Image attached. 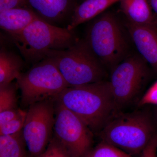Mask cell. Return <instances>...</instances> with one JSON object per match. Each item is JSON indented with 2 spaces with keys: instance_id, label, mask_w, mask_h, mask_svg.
<instances>
[{
  "instance_id": "30bf717a",
  "label": "cell",
  "mask_w": 157,
  "mask_h": 157,
  "mask_svg": "<svg viewBox=\"0 0 157 157\" xmlns=\"http://www.w3.org/2000/svg\"><path fill=\"white\" fill-rule=\"evenodd\" d=\"M26 5L40 18L59 26L68 21L70 22L78 5L76 0H26Z\"/></svg>"
},
{
  "instance_id": "7c38bea8",
  "label": "cell",
  "mask_w": 157,
  "mask_h": 157,
  "mask_svg": "<svg viewBox=\"0 0 157 157\" xmlns=\"http://www.w3.org/2000/svg\"><path fill=\"white\" fill-rule=\"evenodd\" d=\"M39 17L28 7H18L0 12V27L9 35L17 33Z\"/></svg>"
},
{
  "instance_id": "277c9868",
  "label": "cell",
  "mask_w": 157,
  "mask_h": 157,
  "mask_svg": "<svg viewBox=\"0 0 157 157\" xmlns=\"http://www.w3.org/2000/svg\"><path fill=\"white\" fill-rule=\"evenodd\" d=\"M46 57L54 62L70 86L103 81L106 74L104 65L84 39H77L64 50L49 52Z\"/></svg>"
},
{
  "instance_id": "8fae6325",
  "label": "cell",
  "mask_w": 157,
  "mask_h": 157,
  "mask_svg": "<svg viewBox=\"0 0 157 157\" xmlns=\"http://www.w3.org/2000/svg\"><path fill=\"white\" fill-rule=\"evenodd\" d=\"M126 26L142 58L157 71V30L155 25H138L128 21Z\"/></svg>"
},
{
  "instance_id": "4316f807",
  "label": "cell",
  "mask_w": 157,
  "mask_h": 157,
  "mask_svg": "<svg viewBox=\"0 0 157 157\" xmlns=\"http://www.w3.org/2000/svg\"><path fill=\"white\" fill-rule=\"evenodd\" d=\"M156 118H157V109L156 110Z\"/></svg>"
},
{
  "instance_id": "4fadbf2b",
  "label": "cell",
  "mask_w": 157,
  "mask_h": 157,
  "mask_svg": "<svg viewBox=\"0 0 157 157\" xmlns=\"http://www.w3.org/2000/svg\"><path fill=\"white\" fill-rule=\"evenodd\" d=\"M121 0H84L74 10L67 28L72 30L81 24L92 20Z\"/></svg>"
},
{
  "instance_id": "5b68a950",
  "label": "cell",
  "mask_w": 157,
  "mask_h": 157,
  "mask_svg": "<svg viewBox=\"0 0 157 157\" xmlns=\"http://www.w3.org/2000/svg\"><path fill=\"white\" fill-rule=\"evenodd\" d=\"M84 39L104 66L113 68L126 53L123 32L117 18L111 13H102L94 18L88 26Z\"/></svg>"
},
{
  "instance_id": "d4e9b609",
  "label": "cell",
  "mask_w": 157,
  "mask_h": 157,
  "mask_svg": "<svg viewBox=\"0 0 157 157\" xmlns=\"http://www.w3.org/2000/svg\"><path fill=\"white\" fill-rule=\"evenodd\" d=\"M152 10L157 14V0H147Z\"/></svg>"
},
{
  "instance_id": "8992f818",
  "label": "cell",
  "mask_w": 157,
  "mask_h": 157,
  "mask_svg": "<svg viewBox=\"0 0 157 157\" xmlns=\"http://www.w3.org/2000/svg\"><path fill=\"white\" fill-rule=\"evenodd\" d=\"M17 88L21 93V103L29 107L40 101L57 97L70 86L54 62L46 57L16 78Z\"/></svg>"
},
{
  "instance_id": "d6986e66",
  "label": "cell",
  "mask_w": 157,
  "mask_h": 157,
  "mask_svg": "<svg viewBox=\"0 0 157 157\" xmlns=\"http://www.w3.org/2000/svg\"><path fill=\"white\" fill-rule=\"evenodd\" d=\"M39 157H72L63 145L53 135L45 151Z\"/></svg>"
},
{
  "instance_id": "7402d4cb",
  "label": "cell",
  "mask_w": 157,
  "mask_h": 157,
  "mask_svg": "<svg viewBox=\"0 0 157 157\" xmlns=\"http://www.w3.org/2000/svg\"><path fill=\"white\" fill-rule=\"evenodd\" d=\"M25 112L18 108L0 112V126L9 122Z\"/></svg>"
},
{
  "instance_id": "5bb4252c",
  "label": "cell",
  "mask_w": 157,
  "mask_h": 157,
  "mask_svg": "<svg viewBox=\"0 0 157 157\" xmlns=\"http://www.w3.org/2000/svg\"><path fill=\"white\" fill-rule=\"evenodd\" d=\"M120 2L128 22L138 25H154L155 17L147 0H121Z\"/></svg>"
},
{
  "instance_id": "3957f363",
  "label": "cell",
  "mask_w": 157,
  "mask_h": 157,
  "mask_svg": "<svg viewBox=\"0 0 157 157\" xmlns=\"http://www.w3.org/2000/svg\"><path fill=\"white\" fill-rule=\"evenodd\" d=\"M99 134L103 141L134 156L156 135L150 116L143 110L118 113Z\"/></svg>"
},
{
  "instance_id": "603a6c76",
  "label": "cell",
  "mask_w": 157,
  "mask_h": 157,
  "mask_svg": "<svg viewBox=\"0 0 157 157\" xmlns=\"http://www.w3.org/2000/svg\"><path fill=\"white\" fill-rule=\"evenodd\" d=\"M22 7H27L26 0H0V12Z\"/></svg>"
},
{
  "instance_id": "484cf974",
  "label": "cell",
  "mask_w": 157,
  "mask_h": 157,
  "mask_svg": "<svg viewBox=\"0 0 157 157\" xmlns=\"http://www.w3.org/2000/svg\"><path fill=\"white\" fill-rule=\"evenodd\" d=\"M154 25L157 30V17H155Z\"/></svg>"
},
{
  "instance_id": "83f0119b",
  "label": "cell",
  "mask_w": 157,
  "mask_h": 157,
  "mask_svg": "<svg viewBox=\"0 0 157 157\" xmlns=\"http://www.w3.org/2000/svg\"><path fill=\"white\" fill-rule=\"evenodd\" d=\"M25 157H30V156L29 155H29H27Z\"/></svg>"
},
{
  "instance_id": "ffe728a7",
  "label": "cell",
  "mask_w": 157,
  "mask_h": 157,
  "mask_svg": "<svg viewBox=\"0 0 157 157\" xmlns=\"http://www.w3.org/2000/svg\"><path fill=\"white\" fill-rule=\"evenodd\" d=\"M27 111L9 122L0 126V135H13L22 130L25 122Z\"/></svg>"
},
{
  "instance_id": "52a82bcc",
  "label": "cell",
  "mask_w": 157,
  "mask_h": 157,
  "mask_svg": "<svg viewBox=\"0 0 157 157\" xmlns=\"http://www.w3.org/2000/svg\"><path fill=\"white\" fill-rule=\"evenodd\" d=\"M56 99L32 104L27 111L22 133L30 157L42 155L53 137Z\"/></svg>"
},
{
  "instance_id": "7a4b0ae2",
  "label": "cell",
  "mask_w": 157,
  "mask_h": 157,
  "mask_svg": "<svg viewBox=\"0 0 157 157\" xmlns=\"http://www.w3.org/2000/svg\"><path fill=\"white\" fill-rule=\"evenodd\" d=\"M74 30L38 17L21 32L9 35L25 61L33 65L46 58L49 52L64 50L73 45L78 39Z\"/></svg>"
},
{
  "instance_id": "ba28073f",
  "label": "cell",
  "mask_w": 157,
  "mask_h": 157,
  "mask_svg": "<svg viewBox=\"0 0 157 157\" xmlns=\"http://www.w3.org/2000/svg\"><path fill=\"white\" fill-rule=\"evenodd\" d=\"M87 124L57 99L53 136L72 157H83L92 148L94 135Z\"/></svg>"
},
{
  "instance_id": "9c48e42d",
  "label": "cell",
  "mask_w": 157,
  "mask_h": 157,
  "mask_svg": "<svg viewBox=\"0 0 157 157\" xmlns=\"http://www.w3.org/2000/svg\"><path fill=\"white\" fill-rule=\"evenodd\" d=\"M143 59L128 57L113 68L109 82L118 111L135 99L146 80L148 70Z\"/></svg>"
},
{
  "instance_id": "44dd1931",
  "label": "cell",
  "mask_w": 157,
  "mask_h": 157,
  "mask_svg": "<svg viewBox=\"0 0 157 157\" xmlns=\"http://www.w3.org/2000/svg\"><path fill=\"white\" fill-rule=\"evenodd\" d=\"M157 105V81L151 86L142 96L138 103L140 107L147 105Z\"/></svg>"
},
{
  "instance_id": "ac0fdd59",
  "label": "cell",
  "mask_w": 157,
  "mask_h": 157,
  "mask_svg": "<svg viewBox=\"0 0 157 157\" xmlns=\"http://www.w3.org/2000/svg\"><path fill=\"white\" fill-rule=\"evenodd\" d=\"M17 84L12 82L0 86V112L17 107Z\"/></svg>"
},
{
  "instance_id": "f1b7e54d",
  "label": "cell",
  "mask_w": 157,
  "mask_h": 157,
  "mask_svg": "<svg viewBox=\"0 0 157 157\" xmlns=\"http://www.w3.org/2000/svg\"><path fill=\"white\" fill-rule=\"evenodd\" d=\"M84 1V0H82V1Z\"/></svg>"
},
{
  "instance_id": "6da1fadb",
  "label": "cell",
  "mask_w": 157,
  "mask_h": 157,
  "mask_svg": "<svg viewBox=\"0 0 157 157\" xmlns=\"http://www.w3.org/2000/svg\"><path fill=\"white\" fill-rule=\"evenodd\" d=\"M79 117L93 133H100L118 113L109 81L69 86L56 98Z\"/></svg>"
},
{
  "instance_id": "cb8c5ba5",
  "label": "cell",
  "mask_w": 157,
  "mask_h": 157,
  "mask_svg": "<svg viewBox=\"0 0 157 157\" xmlns=\"http://www.w3.org/2000/svg\"><path fill=\"white\" fill-rule=\"evenodd\" d=\"M157 134L141 153V157H157Z\"/></svg>"
},
{
  "instance_id": "2e32d148",
  "label": "cell",
  "mask_w": 157,
  "mask_h": 157,
  "mask_svg": "<svg viewBox=\"0 0 157 157\" xmlns=\"http://www.w3.org/2000/svg\"><path fill=\"white\" fill-rule=\"evenodd\" d=\"M28 155L22 130L13 135H0V157H25Z\"/></svg>"
},
{
  "instance_id": "9a60e30c",
  "label": "cell",
  "mask_w": 157,
  "mask_h": 157,
  "mask_svg": "<svg viewBox=\"0 0 157 157\" xmlns=\"http://www.w3.org/2000/svg\"><path fill=\"white\" fill-rule=\"evenodd\" d=\"M23 62L16 53L6 48L0 51V86L9 84L21 73Z\"/></svg>"
},
{
  "instance_id": "e0dca14e",
  "label": "cell",
  "mask_w": 157,
  "mask_h": 157,
  "mask_svg": "<svg viewBox=\"0 0 157 157\" xmlns=\"http://www.w3.org/2000/svg\"><path fill=\"white\" fill-rule=\"evenodd\" d=\"M83 157H135L102 140L95 147L91 149Z\"/></svg>"
}]
</instances>
